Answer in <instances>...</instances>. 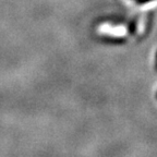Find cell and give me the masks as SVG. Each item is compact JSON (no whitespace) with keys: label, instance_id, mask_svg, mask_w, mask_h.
<instances>
[{"label":"cell","instance_id":"obj_1","mask_svg":"<svg viewBox=\"0 0 157 157\" xmlns=\"http://www.w3.org/2000/svg\"><path fill=\"white\" fill-rule=\"evenodd\" d=\"M99 34L108 35L113 37H123L127 35L128 31L123 25H113L109 23H103L97 29Z\"/></svg>","mask_w":157,"mask_h":157}]
</instances>
